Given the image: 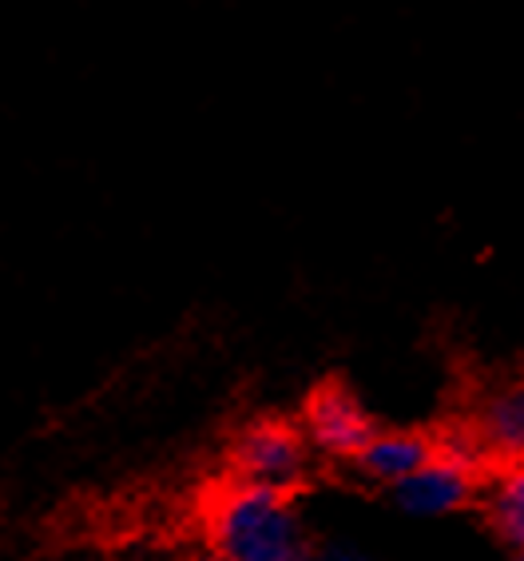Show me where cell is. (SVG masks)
I'll return each instance as SVG.
<instances>
[{"mask_svg": "<svg viewBox=\"0 0 524 561\" xmlns=\"http://www.w3.org/2000/svg\"><path fill=\"white\" fill-rule=\"evenodd\" d=\"M311 534L294 490L238 482L219 494L211 514V553L219 561H306Z\"/></svg>", "mask_w": 524, "mask_h": 561, "instance_id": "6da1fadb", "label": "cell"}, {"mask_svg": "<svg viewBox=\"0 0 524 561\" xmlns=\"http://www.w3.org/2000/svg\"><path fill=\"white\" fill-rule=\"evenodd\" d=\"M314 466V446L299 422L258 419L235 434L231 443V470L238 482L275 490H299Z\"/></svg>", "mask_w": 524, "mask_h": 561, "instance_id": "7a4b0ae2", "label": "cell"}, {"mask_svg": "<svg viewBox=\"0 0 524 561\" xmlns=\"http://www.w3.org/2000/svg\"><path fill=\"white\" fill-rule=\"evenodd\" d=\"M299 426L311 438L314 454L338 458V462H350L353 454H358V446L377 431L370 411L358 402V394L346 382H334V378L330 382H318L306 394Z\"/></svg>", "mask_w": 524, "mask_h": 561, "instance_id": "3957f363", "label": "cell"}, {"mask_svg": "<svg viewBox=\"0 0 524 561\" xmlns=\"http://www.w3.org/2000/svg\"><path fill=\"white\" fill-rule=\"evenodd\" d=\"M394 502L414 518H441L453 510L469 506L477 494V478L461 454L438 450L426 466H418L409 478H401L394 490Z\"/></svg>", "mask_w": 524, "mask_h": 561, "instance_id": "277c9868", "label": "cell"}, {"mask_svg": "<svg viewBox=\"0 0 524 561\" xmlns=\"http://www.w3.org/2000/svg\"><path fill=\"white\" fill-rule=\"evenodd\" d=\"M433 454H438V443L421 431H374L350 458V470L365 486L394 490L401 478L426 466Z\"/></svg>", "mask_w": 524, "mask_h": 561, "instance_id": "5b68a950", "label": "cell"}, {"mask_svg": "<svg viewBox=\"0 0 524 561\" xmlns=\"http://www.w3.org/2000/svg\"><path fill=\"white\" fill-rule=\"evenodd\" d=\"M473 431H477L485 450L504 458V462L524 458V378L485 394Z\"/></svg>", "mask_w": 524, "mask_h": 561, "instance_id": "8992f818", "label": "cell"}, {"mask_svg": "<svg viewBox=\"0 0 524 561\" xmlns=\"http://www.w3.org/2000/svg\"><path fill=\"white\" fill-rule=\"evenodd\" d=\"M485 510H489L492 529L504 541L524 546V458H513V462L504 466L501 478L489 486Z\"/></svg>", "mask_w": 524, "mask_h": 561, "instance_id": "52a82bcc", "label": "cell"}, {"mask_svg": "<svg viewBox=\"0 0 524 561\" xmlns=\"http://www.w3.org/2000/svg\"><path fill=\"white\" fill-rule=\"evenodd\" d=\"M306 561H365L358 550L350 546H311V558Z\"/></svg>", "mask_w": 524, "mask_h": 561, "instance_id": "ba28073f", "label": "cell"}, {"mask_svg": "<svg viewBox=\"0 0 524 561\" xmlns=\"http://www.w3.org/2000/svg\"><path fill=\"white\" fill-rule=\"evenodd\" d=\"M175 561H219L214 553H187V558H175Z\"/></svg>", "mask_w": 524, "mask_h": 561, "instance_id": "9c48e42d", "label": "cell"}, {"mask_svg": "<svg viewBox=\"0 0 524 561\" xmlns=\"http://www.w3.org/2000/svg\"><path fill=\"white\" fill-rule=\"evenodd\" d=\"M521 561H524V546H521Z\"/></svg>", "mask_w": 524, "mask_h": 561, "instance_id": "30bf717a", "label": "cell"}]
</instances>
